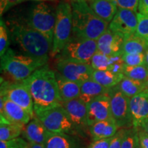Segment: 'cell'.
<instances>
[{
  "instance_id": "obj_1",
  "label": "cell",
  "mask_w": 148,
  "mask_h": 148,
  "mask_svg": "<svg viewBox=\"0 0 148 148\" xmlns=\"http://www.w3.org/2000/svg\"><path fill=\"white\" fill-rule=\"evenodd\" d=\"M23 82L30 91L34 112L62 106L55 71L47 64L35 71Z\"/></svg>"
},
{
  "instance_id": "obj_2",
  "label": "cell",
  "mask_w": 148,
  "mask_h": 148,
  "mask_svg": "<svg viewBox=\"0 0 148 148\" xmlns=\"http://www.w3.org/2000/svg\"><path fill=\"white\" fill-rule=\"evenodd\" d=\"M5 24L12 42L19 47L23 53L48 61V55L51 53L52 44L47 37L29 26L25 18H9Z\"/></svg>"
},
{
  "instance_id": "obj_3",
  "label": "cell",
  "mask_w": 148,
  "mask_h": 148,
  "mask_svg": "<svg viewBox=\"0 0 148 148\" xmlns=\"http://www.w3.org/2000/svg\"><path fill=\"white\" fill-rule=\"evenodd\" d=\"M72 9V36L97 40L109 23L97 16L85 0H70Z\"/></svg>"
},
{
  "instance_id": "obj_4",
  "label": "cell",
  "mask_w": 148,
  "mask_h": 148,
  "mask_svg": "<svg viewBox=\"0 0 148 148\" xmlns=\"http://www.w3.org/2000/svg\"><path fill=\"white\" fill-rule=\"evenodd\" d=\"M47 64V61L17 53L11 48H8L1 57V71L12 82H23L35 71Z\"/></svg>"
},
{
  "instance_id": "obj_5",
  "label": "cell",
  "mask_w": 148,
  "mask_h": 148,
  "mask_svg": "<svg viewBox=\"0 0 148 148\" xmlns=\"http://www.w3.org/2000/svg\"><path fill=\"white\" fill-rule=\"evenodd\" d=\"M56 20L53 30V45L50 56H57L72 36V9L69 1H61L57 5Z\"/></svg>"
},
{
  "instance_id": "obj_6",
  "label": "cell",
  "mask_w": 148,
  "mask_h": 148,
  "mask_svg": "<svg viewBox=\"0 0 148 148\" xmlns=\"http://www.w3.org/2000/svg\"><path fill=\"white\" fill-rule=\"evenodd\" d=\"M56 20V10L42 1L32 5L25 17L29 26L47 37L52 45Z\"/></svg>"
},
{
  "instance_id": "obj_7",
  "label": "cell",
  "mask_w": 148,
  "mask_h": 148,
  "mask_svg": "<svg viewBox=\"0 0 148 148\" xmlns=\"http://www.w3.org/2000/svg\"><path fill=\"white\" fill-rule=\"evenodd\" d=\"M35 114L49 132L78 135L67 112L62 106L35 112Z\"/></svg>"
},
{
  "instance_id": "obj_8",
  "label": "cell",
  "mask_w": 148,
  "mask_h": 148,
  "mask_svg": "<svg viewBox=\"0 0 148 148\" xmlns=\"http://www.w3.org/2000/svg\"><path fill=\"white\" fill-rule=\"evenodd\" d=\"M97 51V40L71 37L57 60H71L90 64L94 54Z\"/></svg>"
},
{
  "instance_id": "obj_9",
  "label": "cell",
  "mask_w": 148,
  "mask_h": 148,
  "mask_svg": "<svg viewBox=\"0 0 148 148\" xmlns=\"http://www.w3.org/2000/svg\"><path fill=\"white\" fill-rule=\"evenodd\" d=\"M1 95L22 107L30 114L32 119L36 116L32 95L23 81L10 82L1 77Z\"/></svg>"
},
{
  "instance_id": "obj_10",
  "label": "cell",
  "mask_w": 148,
  "mask_h": 148,
  "mask_svg": "<svg viewBox=\"0 0 148 148\" xmlns=\"http://www.w3.org/2000/svg\"><path fill=\"white\" fill-rule=\"evenodd\" d=\"M112 119L119 129L133 127L130 108V98L122 92L117 86L109 90Z\"/></svg>"
},
{
  "instance_id": "obj_11",
  "label": "cell",
  "mask_w": 148,
  "mask_h": 148,
  "mask_svg": "<svg viewBox=\"0 0 148 148\" xmlns=\"http://www.w3.org/2000/svg\"><path fill=\"white\" fill-rule=\"evenodd\" d=\"M56 68V71L66 79L79 84L92 78L94 71L89 63L66 59L57 60Z\"/></svg>"
},
{
  "instance_id": "obj_12",
  "label": "cell",
  "mask_w": 148,
  "mask_h": 148,
  "mask_svg": "<svg viewBox=\"0 0 148 148\" xmlns=\"http://www.w3.org/2000/svg\"><path fill=\"white\" fill-rule=\"evenodd\" d=\"M62 106L64 108L77 134L84 137L86 132H89L87 123V107L79 98L63 101Z\"/></svg>"
},
{
  "instance_id": "obj_13",
  "label": "cell",
  "mask_w": 148,
  "mask_h": 148,
  "mask_svg": "<svg viewBox=\"0 0 148 148\" xmlns=\"http://www.w3.org/2000/svg\"><path fill=\"white\" fill-rule=\"evenodd\" d=\"M137 25L136 12L127 9L118 8L114 18L109 23L108 29L125 37L135 34Z\"/></svg>"
},
{
  "instance_id": "obj_14",
  "label": "cell",
  "mask_w": 148,
  "mask_h": 148,
  "mask_svg": "<svg viewBox=\"0 0 148 148\" xmlns=\"http://www.w3.org/2000/svg\"><path fill=\"white\" fill-rule=\"evenodd\" d=\"M88 127L98 121L112 119L110 108V97L108 94L101 95L86 104Z\"/></svg>"
},
{
  "instance_id": "obj_15",
  "label": "cell",
  "mask_w": 148,
  "mask_h": 148,
  "mask_svg": "<svg viewBox=\"0 0 148 148\" xmlns=\"http://www.w3.org/2000/svg\"><path fill=\"white\" fill-rule=\"evenodd\" d=\"M0 99V116L14 124L25 126L32 119L26 110L13 101L1 95Z\"/></svg>"
},
{
  "instance_id": "obj_16",
  "label": "cell",
  "mask_w": 148,
  "mask_h": 148,
  "mask_svg": "<svg viewBox=\"0 0 148 148\" xmlns=\"http://www.w3.org/2000/svg\"><path fill=\"white\" fill-rule=\"evenodd\" d=\"M124 36L107 29L97 40V51L107 56L122 55Z\"/></svg>"
},
{
  "instance_id": "obj_17",
  "label": "cell",
  "mask_w": 148,
  "mask_h": 148,
  "mask_svg": "<svg viewBox=\"0 0 148 148\" xmlns=\"http://www.w3.org/2000/svg\"><path fill=\"white\" fill-rule=\"evenodd\" d=\"M90 65L94 70H108L123 73L125 64L122 55L107 56L97 51L92 56Z\"/></svg>"
},
{
  "instance_id": "obj_18",
  "label": "cell",
  "mask_w": 148,
  "mask_h": 148,
  "mask_svg": "<svg viewBox=\"0 0 148 148\" xmlns=\"http://www.w3.org/2000/svg\"><path fill=\"white\" fill-rule=\"evenodd\" d=\"M130 108L133 127L139 128L148 116V92L145 91L130 98Z\"/></svg>"
},
{
  "instance_id": "obj_19",
  "label": "cell",
  "mask_w": 148,
  "mask_h": 148,
  "mask_svg": "<svg viewBox=\"0 0 148 148\" xmlns=\"http://www.w3.org/2000/svg\"><path fill=\"white\" fill-rule=\"evenodd\" d=\"M49 133L36 116L24 126L21 136L28 143L45 144Z\"/></svg>"
},
{
  "instance_id": "obj_20",
  "label": "cell",
  "mask_w": 148,
  "mask_h": 148,
  "mask_svg": "<svg viewBox=\"0 0 148 148\" xmlns=\"http://www.w3.org/2000/svg\"><path fill=\"white\" fill-rule=\"evenodd\" d=\"M45 148H82L79 140L74 135L64 133H49L45 143Z\"/></svg>"
},
{
  "instance_id": "obj_21",
  "label": "cell",
  "mask_w": 148,
  "mask_h": 148,
  "mask_svg": "<svg viewBox=\"0 0 148 148\" xmlns=\"http://www.w3.org/2000/svg\"><path fill=\"white\" fill-rule=\"evenodd\" d=\"M55 73L59 93L62 102L79 98L80 95V84L66 79L58 71H55Z\"/></svg>"
},
{
  "instance_id": "obj_22",
  "label": "cell",
  "mask_w": 148,
  "mask_h": 148,
  "mask_svg": "<svg viewBox=\"0 0 148 148\" xmlns=\"http://www.w3.org/2000/svg\"><path fill=\"white\" fill-rule=\"evenodd\" d=\"M110 89L101 86L90 78L80 84V95L79 98L86 104L101 95L109 93Z\"/></svg>"
},
{
  "instance_id": "obj_23",
  "label": "cell",
  "mask_w": 148,
  "mask_h": 148,
  "mask_svg": "<svg viewBox=\"0 0 148 148\" xmlns=\"http://www.w3.org/2000/svg\"><path fill=\"white\" fill-rule=\"evenodd\" d=\"M119 127L114 119L98 121L89 127V133L93 140L114 136Z\"/></svg>"
},
{
  "instance_id": "obj_24",
  "label": "cell",
  "mask_w": 148,
  "mask_h": 148,
  "mask_svg": "<svg viewBox=\"0 0 148 148\" xmlns=\"http://www.w3.org/2000/svg\"><path fill=\"white\" fill-rule=\"evenodd\" d=\"M90 6L97 16L108 23H110L118 10L112 0H95L91 1Z\"/></svg>"
},
{
  "instance_id": "obj_25",
  "label": "cell",
  "mask_w": 148,
  "mask_h": 148,
  "mask_svg": "<svg viewBox=\"0 0 148 148\" xmlns=\"http://www.w3.org/2000/svg\"><path fill=\"white\" fill-rule=\"evenodd\" d=\"M125 75L122 73H114L108 70H94L92 79L108 89L117 86Z\"/></svg>"
},
{
  "instance_id": "obj_26",
  "label": "cell",
  "mask_w": 148,
  "mask_h": 148,
  "mask_svg": "<svg viewBox=\"0 0 148 148\" xmlns=\"http://www.w3.org/2000/svg\"><path fill=\"white\" fill-rule=\"evenodd\" d=\"M148 48L147 40L136 34L125 36L122 47V55L126 53H145Z\"/></svg>"
},
{
  "instance_id": "obj_27",
  "label": "cell",
  "mask_w": 148,
  "mask_h": 148,
  "mask_svg": "<svg viewBox=\"0 0 148 148\" xmlns=\"http://www.w3.org/2000/svg\"><path fill=\"white\" fill-rule=\"evenodd\" d=\"M117 87L125 95L131 98L147 90V82H140L124 76Z\"/></svg>"
},
{
  "instance_id": "obj_28",
  "label": "cell",
  "mask_w": 148,
  "mask_h": 148,
  "mask_svg": "<svg viewBox=\"0 0 148 148\" xmlns=\"http://www.w3.org/2000/svg\"><path fill=\"white\" fill-rule=\"evenodd\" d=\"M0 141L10 140L19 137L24 126L8 122L3 116H0Z\"/></svg>"
},
{
  "instance_id": "obj_29",
  "label": "cell",
  "mask_w": 148,
  "mask_h": 148,
  "mask_svg": "<svg viewBox=\"0 0 148 148\" xmlns=\"http://www.w3.org/2000/svg\"><path fill=\"white\" fill-rule=\"evenodd\" d=\"M123 75L129 78L146 82L148 79V66L145 64L139 66H125Z\"/></svg>"
},
{
  "instance_id": "obj_30",
  "label": "cell",
  "mask_w": 148,
  "mask_h": 148,
  "mask_svg": "<svg viewBox=\"0 0 148 148\" xmlns=\"http://www.w3.org/2000/svg\"><path fill=\"white\" fill-rule=\"evenodd\" d=\"M9 32L5 21L2 18L0 21V56L1 57L5 54L8 50L9 44Z\"/></svg>"
},
{
  "instance_id": "obj_31",
  "label": "cell",
  "mask_w": 148,
  "mask_h": 148,
  "mask_svg": "<svg viewBox=\"0 0 148 148\" xmlns=\"http://www.w3.org/2000/svg\"><path fill=\"white\" fill-rule=\"evenodd\" d=\"M123 62L126 66H139L145 64V53H126L122 55Z\"/></svg>"
},
{
  "instance_id": "obj_32",
  "label": "cell",
  "mask_w": 148,
  "mask_h": 148,
  "mask_svg": "<svg viewBox=\"0 0 148 148\" xmlns=\"http://www.w3.org/2000/svg\"><path fill=\"white\" fill-rule=\"evenodd\" d=\"M138 18V25L136 34L148 42V17L136 12Z\"/></svg>"
},
{
  "instance_id": "obj_33",
  "label": "cell",
  "mask_w": 148,
  "mask_h": 148,
  "mask_svg": "<svg viewBox=\"0 0 148 148\" xmlns=\"http://www.w3.org/2000/svg\"><path fill=\"white\" fill-rule=\"evenodd\" d=\"M137 137V128L134 127L127 128L124 138L122 142L121 148H134Z\"/></svg>"
},
{
  "instance_id": "obj_34",
  "label": "cell",
  "mask_w": 148,
  "mask_h": 148,
  "mask_svg": "<svg viewBox=\"0 0 148 148\" xmlns=\"http://www.w3.org/2000/svg\"><path fill=\"white\" fill-rule=\"evenodd\" d=\"M27 142L23 137H18L10 140L0 141V148H25Z\"/></svg>"
},
{
  "instance_id": "obj_35",
  "label": "cell",
  "mask_w": 148,
  "mask_h": 148,
  "mask_svg": "<svg viewBox=\"0 0 148 148\" xmlns=\"http://www.w3.org/2000/svg\"><path fill=\"white\" fill-rule=\"evenodd\" d=\"M118 8L127 9L136 12L140 0H112Z\"/></svg>"
},
{
  "instance_id": "obj_36",
  "label": "cell",
  "mask_w": 148,
  "mask_h": 148,
  "mask_svg": "<svg viewBox=\"0 0 148 148\" xmlns=\"http://www.w3.org/2000/svg\"><path fill=\"white\" fill-rule=\"evenodd\" d=\"M127 128H120L114 136H112L109 148H121L122 142L124 138Z\"/></svg>"
},
{
  "instance_id": "obj_37",
  "label": "cell",
  "mask_w": 148,
  "mask_h": 148,
  "mask_svg": "<svg viewBox=\"0 0 148 148\" xmlns=\"http://www.w3.org/2000/svg\"><path fill=\"white\" fill-rule=\"evenodd\" d=\"M25 1L27 0H0V15L2 16L5 12H6L12 7Z\"/></svg>"
},
{
  "instance_id": "obj_38",
  "label": "cell",
  "mask_w": 148,
  "mask_h": 148,
  "mask_svg": "<svg viewBox=\"0 0 148 148\" xmlns=\"http://www.w3.org/2000/svg\"><path fill=\"white\" fill-rule=\"evenodd\" d=\"M112 138H103V139L93 140L87 148H109Z\"/></svg>"
},
{
  "instance_id": "obj_39",
  "label": "cell",
  "mask_w": 148,
  "mask_h": 148,
  "mask_svg": "<svg viewBox=\"0 0 148 148\" xmlns=\"http://www.w3.org/2000/svg\"><path fill=\"white\" fill-rule=\"evenodd\" d=\"M138 139L140 148H148V133L141 128H137Z\"/></svg>"
},
{
  "instance_id": "obj_40",
  "label": "cell",
  "mask_w": 148,
  "mask_h": 148,
  "mask_svg": "<svg viewBox=\"0 0 148 148\" xmlns=\"http://www.w3.org/2000/svg\"><path fill=\"white\" fill-rule=\"evenodd\" d=\"M138 11V13L148 17V0H140Z\"/></svg>"
},
{
  "instance_id": "obj_41",
  "label": "cell",
  "mask_w": 148,
  "mask_h": 148,
  "mask_svg": "<svg viewBox=\"0 0 148 148\" xmlns=\"http://www.w3.org/2000/svg\"><path fill=\"white\" fill-rule=\"evenodd\" d=\"M25 148H45V144H38L34 143H28Z\"/></svg>"
},
{
  "instance_id": "obj_42",
  "label": "cell",
  "mask_w": 148,
  "mask_h": 148,
  "mask_svg": "<svg viewBox=\"0 0 148 148\" xmlns=\"http://www.w3.org/2000/svg\"><path fill=\"white\" fill-rule=\"evenodd\" d=\"M139 128L143 129L144 131H145L146 132L148 133V116L142 121L140 127H139Z\"/></svg>"
},
{
  "instance_id": "obj_43",
  "label": "cell",
  "mask_w": 148,
  "mask_h": 148,
  "mask_svg": "<svg viewBox=\"0 0 148 148\" xmlns=\"http://www.w3.org/2000/svg\"><path fill=\"white\" fill-rule=\"evenodd\" d=\"M145 64L148 66V48L147 49V50L145 52Z\"/></svg>"
},
{
  "instance_id": "obj_44",
  "label": "cell",
  "mask_w": 148,
  "mask_h": 148,
  "mask_svg": "<svg viewBox=\"0 0 148 148\" xmlns=\"http://www.w3.org/2000/svg\"><path fill=\"white\" fill-rule=\"evenodd\" d=\"M134 148H140L139 142H138V135H137V137H136V142H135V145H134Z\"/></svg>"
},
{
  "instance_id": "obj_45",
  "label": "cell",
  "mask_w": 148,
  "mask_h": 148,
  "mask_svg": "<svg viewBox=\"0 0 148 148\" xmlns=\"http://www.w3.org/2000/svg\"><path fill=\"white\" fill-rule=\"evenodd\" d=\"M30 1H54V0H30Z\"/></svg>"
},
{
  "instance_id": "obj_46",
  "label": "cell",
  "mask_w": 148,
  "mask_h": 148,
  "mask_svg": "<svg viewBox=\"0 0 148 148\" xmlns=\"http://www.w3.org/2000/svg\"><path fill=\"white\" fill-rule=\"evenodd\" d=\"M146 92H148V79L147 81V90H146Z\"/></svg>"
},
{
  "instance_id": "obj_47",
  "label": "cell",
  "mask_w": 148,
  "mask_h": 148,
  "mask_svg": "<svg viewBox=\"0 0 148 148\" xmlns=\"http://www.w3.org/2000/svg\"><path fill=\"white\" fill-rule=\"evenodd\" d=\"M85 1H95V0H85Z\"/></svg>"
}]
</instances>
